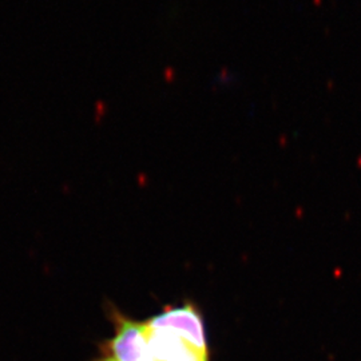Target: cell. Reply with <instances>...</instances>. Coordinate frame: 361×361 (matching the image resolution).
Segmentation results:
<instances>
[{"label": "cell", "instance_id": "1", "mask_svg": "<svg viewBox=\"0 0 361 361\" xmlns=\"http://www.w3.org/2000/svg\"><path fill=\"white\" fill-rule=\"evenodd\" d=\"M114 334L98 344L91 361H210L207 328L200 308L186 301L145 322L109 304Z\"/></svg>", "mask_w": 361, "mask_h": 361}]
</instances>
